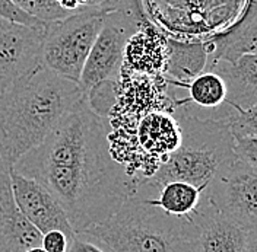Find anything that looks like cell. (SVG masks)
Returning a JSON list of instances; mask_svg holds the SVG:
<instances>
[{"label":"cell","instance_id":"277c9868","mask_svg":"<svg viewBox=\"0 0 257 252\" xmlns=\"http://www.w3.org/2000/svg\"><path fill=\"white\" fill-rule=\"evenodd\" d=\"M108 252H190L187 220L132 195L107 220L85 229Z\"/></svg>","mask_w":257,"mask_h":252},{"label":"cell","instance_id":"ac0fdd59","mask_svg":"<svg viewBox=\"0 0 257 252\" xmlns=\"http://www.w3.org/2000/svg\"><path fill=\"white\" fill-rule=\"evenodd\" d=\"M96 14H108V12H128L135 15H145L141 0H88L86 9Z\"/></svg>","mask_w":257,"mask_h":252},{"label":"cell","instance_id":"603a6c76","mask_svg":"<svg viewBox=\"0 0 257 252\" xmlns=\"http://www.w3.org/2000/svg\"><path fill=\"white\" fill-rule=\"evenodd\" d=\"M6 172H9V171H8V168H6V165H5V162H3V158H2V155H0V173Z\"/></svg>","mask_w":257,"mask_h":252},{"label":"cell","instance_id":"8fae6325","mask_svg":"<svg viewBox=\"0 0 257 252\" xmlns=\"http://www.w3.org/2000/svg\"><path fill=\"white\" fill-rule=\"evenodd\" d=\"M256 0H248L242 15L234 24L205 40L208 51L206 69L216 62L235 63L245 54H256Z\"/></svg>","mask_w":257,"mask_h":252},{"label":"cell","instance_id":"8992f818","mask_svg":"<svg viewBox=\"0 0 257 252\" xmlns=\"http://www.w3.org/2000/svg\"><path fill=\"white\" fill-rule=\"evenodd\" d=\"M148 24L146 16L128 12L104 14L101 30L88 54L78 83L82 94L85 95L101 82L121 79L128 41Z\"/></svg>","mask_w":257,"mask_h":252},{"label":"cell","instance_id":"7c38bea8","mask_svg":"<svg viewBox=\"0 0 257 252\" xmlns=\"http://www.w3.org/2000/svg\"><path fill=\"white\" fill-rule=\"evenodd\" d=\"M43 235L18 208L9 173H0V252H27L41 245Z\"/></svg>","mask_w":257,"mask_h":252},{"label":"cell","instance_id":"7402d4cb","mask_svg":"<svg viewBox=\"0 0 257 252\" xmlns=\"http://www.w3.org/2000/svg\"><path fill=\"white\" fill-rule=\"evenodd\" d=\"M63 11L72 14H78V12H85L88 0H54Z\"/></svg>","mask_w":257,"mask_h":252},{"label":"cell","instance_id":"cb8c5ba5","mask_svg":"<svg viewBox=\"0 0 257 252\" xmlns=\"http://www.w3.org/2000/svg\"><path fill=\"white\" fill-rule=\"evenodd\" d=\"M27 252H46V249L40 245V246H34V248H30Z\"/></svg>","mask_w":257,"mask_h":252},{"label":"cell","instance_id":"6da1fadb","mask_svg":"<svg viewBox=\"0 0 257 252\" xmlns=\"http://www.w3.org/2000/svg\"><path fill=\"white\" fill-rule=\"evenodd\" d=\"M110 133V120L82 96L12 168L56 197L76 233L107 220L138 188L139 178L112 153Z\"/></svg>","mask_w":257,"mask_h":252},{"label":"cell","instance_id":"9c48e42d","mask_svg":"<svg viewBox=\"0 0 257 252\" xmlns=\"http://www.w3.org/2000/svg\"><path fill=\"white\" fill-rule=\"evenodd\" d=\"M44 30L0 19V96L43 66Z\"/></svg>","mask_w":257,"mask_h":252},{"label":"cell","instance_id":"ba28073f","mask_svg":"<svg viewBox=\"0 0 257 252\" xmlns=\"http://www.w3.org/2000/svg\"><path fill=\"white\" fill-rule=\"evenodd\" d=\"M208 198L228 219L257 229V168L237 159L210 182Z\"/></svg>","mask_w":257,"mask_h":252},{"label":"cell","instance_id":"4fadbf2b","mask_svg":"<svg viewBox=\"0 0 257 252\" xmlns=\"http://www.w3.org/2000/svg\"><path fill=\"white\" fill-rule=\"evenodd\" d=\"M180 142L181 130L171 108H157L142 117L136 143L146 156L152 160L158 159L161 163L176 150Z\"/></svg>","mask_w":257,"mask_h":252},{"label":"cell","instance_id":"d6986e66","mask_svg":"<svg viewBox=\"0 0 257 252\" xmlns=\"http://www.w3.org/2000/svg\"><path fill=\"white\" fill-rule=\"evenodd\" d=\"M0 19L31 27V28H44L47 25L30 14H27L21 8H18L12 0H0Z\"/></svg>","mask_w":257,"mask_h":252},{"label":"cell","instance_id":"7a4b0ae2","mask_svg":"<svg viewBox=\"0 0 257 252\" xmlns=\"http://www.w3.org/2000/svg\"><path fill=\"white\" fill-rule=\"evenodd\" d=\"M83 96L80 88L40 67L0 96V155L11 171Z\"/></svg>","mask_w":257,"mask_h":252},{"label":"cell","instance_id":"52a82bcc","mask_svg":"<svg viewBox=\"0 0 257 252\" xmlns=\"http://www.w3.org/2000/svg\"><path fill=\"white\" fill-rule=\"evenodd\" d=\"M190 252H257V229L244 227L205 200L187 219Z\"/></svg>","mask_w":257,"mask_h":252},{"label":"cell","instance_id":"e0dca14e","mask_svg":"<svg viewBox=\"0 0 257 252\" xmlns=\"http://www.w3.org/2000/svg\"><path fill=\"white\" fill-rule=\"evenodd\" d=\"M18 8L25 11L38 21L50 24L59 19H63L70 14L63 11L54 0H12Z\"/></svg>","mask_w":257,"mask_h":252},{"label":"cell","instance_id":"44dd1931","mask_svg":"<svg viewBox=\"0 0 257 252\" xmlns=\"http://www.w3.org/2000/svg\"><path fill=\"white\" fill-rule=\"evenodd\" d=\"M67 252H108L95 239L86 236L83 233H76L72 237Z\"/></svg>","mask_w":257,"mask_h":252},{"label":"cell","instance_id":"ffe728a7","mask_svg":"<svg viewBox=\"0 0 257 252\" xmlns=\"http://www.w3.org/2000/svg\"><path fill=\"white\" fill-rule=\"evenodd\" d=\"M72 237L67 236L62 230H48L43 233L41 246L46 252H67Z\"/></svg>","mask_w":257,"mask_h":252},{"label":"cell","instance_id":"9a60e30c","mask_svg":"<svg viewBox=\"0 0 257 252\" xmlns=\"http://www.w3.org/2000/svg\"><path fill=\"white\" fill-rule=\"evenodd\" d=\"M164 51V79L170 86L186 88L190 80L206 69L208 51L205 40L184 41L178 38H167Z\"/></svg>","mask_w":257,"mask_h":252},{"label":"cell","instance_id":"2e32d148","mask_svg":"<svg viewBox=\"0 0 257 252\" xmlns=\"http://www.w3.org/2000/svg\"><path fill=\"white\" fill-rule=\"evenodd\" d=\"M206 70H213L225 80L228 89L226 104L248 110L257 107V56L245 54L235 63L216 62Z\"/></svg>","mask_w":257,"mask_h":252},{"label":"cell","instance_id":"3957f363","mask_svg":"<svg viewBox=\"0 0 257 252\" xmlns=\"http://www.w3.org/2000/svg\"><path fill=\"white\" fill-rule=\"evenodd\" d=\"M170 108L180 124L181 142L136 189H152L170 179L209 188L210 182L238 159L231 131L225 123L196 118L173 104Z\"/></svg>","mask_w":257,"mask_h":252},{"label":"cell","instance_id":"30bf717a","mask_svg":"<svg viewBox=\"0 0 257 252\" xmlns=\"http://www.w3.org/2000/svg\"><path fill=\"white\" fill-rule=\"evenodd\" d=\"M8 173L18 208L41 235L48 230H62L70 237L76 235L67 220L63 207L47 188L14 169Z\"/></svg>","mask_w":257,"mask_h":252},{"label":"cell","instance_id":"5bb4252c","mask_svg":"<svg viewBox=\"0 0 257 252\" xmlns=\"http://www.w3.org/2000/svg\"><path fill=\"white\" fill-rule=\"evenodd\" d=\"M135 197L158 207L170 216L187 220L208 200V188L180 179H170L152 189H136Z\"/></svg>","mask_w":257,"mask_h":252},{"label":"cell","instance_id":"5b68a950","mask_svg":"<svg viewBox=\"0 0 257 252\" xmlns=\"http://www.w3.org/2000/svg\"><path fill=\"white\" fill-rule=\"evenodd\" d=\"M102 21L104 14L85 11L47 24L41 50L43 67L78 85Z\"/></svg>","mask_w":257,"mask_h":252}]
</instances>
